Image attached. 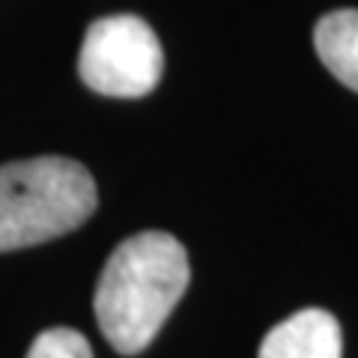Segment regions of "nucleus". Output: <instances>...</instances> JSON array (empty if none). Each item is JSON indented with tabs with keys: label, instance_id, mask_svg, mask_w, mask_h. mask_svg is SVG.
I'll list each match as a JSON object with an SVG mask.
<instances>
[{
	"label": "nucleus",
	"instance_id": "obj_1",
	"mask_svg": "<svg viewBox=\"0 0 358 358\" xmlns=\"http://www.w3.org/2000/svg\"><path fill=\"white\" fill-rule=\"evenodd\" d=\"M188 254L171 233L147 230L120 242L96 287V322L122 355H138L155 341L188 287Z\"/></svg>",
	"mask_w": 358,
	"mask_h": 358
},
{
	"label": "nucleus",
	"instance_id": "obj_6",
	"mask_svg": "<svg viewBox=\"0 0 358 358\" xmlns=\"http://www.w3.org/2000/svg\"><path fill=\"white\" fill-rule=\"evenodd\" d=\"M27 358H93V350L81 331L75 329H48L36 334Z\"/></svg>",
	"mask_w": 358,
	"mask_h": 358
},
{
	"label": "nucleus",
	"instance_id": "obj_3",
	"mask_svg": "<svg viewBox=\"0 0 358 358\" xmlns=\"http://www.w3.org/2000/svg\"><path fill=\"white\" fill-rule=\"evenodd\" d=\"M162 69V42L143 18L108 15L87 27L78 54V75L93 93L141 99L155 90Z\"/></svg>",
	"mask_w": 358,
	"mask_h": 358
},
{
	"label": "nucleus",
	"instance_id": "obj_5",
	"mask_svg": "<svg viewBox=\"0 0 358 358\" xmlns=\"http://www.w3.org/2000/svg\"><path fill=\"white\" fill-rule=\"evenodd\" d=\"M313 45L322 66L358 93V9H334L322 15L313 27Z\"/></svg>",
	"mask_w": 358,
	"mask_h": 358
},
{
	"label": "nucleus",
	"instance_id": "obj_4",
	"mask_svg": "<svg viewBox=\"0 0 358 358\" xmlns=\"http://www.w3.org/2000/svg\"><path fill=\"white\" fill-rule=\"evenodd\" d=\"M257 358H343L341 326L322 308L296 310L266 334Z\"/></svg>",
	"mask_w": 358,
	"mask_h": 358
},
{
	"label": "nucleus",
	"instance_id": "obj_2",
	"mask_svg": "<svg viewBox=\"0 0 358 358\" xmlns=\"http://www.w3.org/2000/svg\"><path fill=\"white\" fill-rule=\"evenodd\" d=\"M99 206L93 173L63 155L0 164V254L78 230Z\"/></svg>",
	"mask_w": 358,
	"mask_h": 358
}]
</instances>
